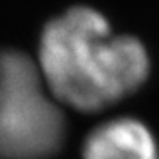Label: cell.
<instances>
[{
    "label": "cell",
    "mask_w": 159,
    "mask_h": 159,
    "mask_svg": "<svg viewBox=\"0 0 159 159\" xmlns=\"http://www.w3.org/2000/svg\"><path fill=\"white\" fill-rule=\"evenodd\" d=\"M27 54L0 52V159H46L64 141V115Z\"/></svg>",
    "instance_id": "obj_2"
},
{
    "label": "cell",
    "mask_w": 159,
    "mask_h": 159,
    "mask_svg": "<svg viewBox=\"0 0 159 159\" xmlns=\"http://www.w3.org/2000/svg\"><path fill=\"white\" fill-rule=\"evenodd\" d=\"M83 159H159L151 129L134 117L105 120L86 135Z\"/></svg>",
    "instance_id": "obj_3"
},
{
    "label": "cell",
    "mask_w": 159,
    "mask_h": 159,
    "mask_svg": "<svg viewBox=\"0 0 159 159\" xmlns=\"http://www.w3.org/2000/svg\"><path fill=\"white\" fill-rule=\"evenodd\" d=\"M37 66L56 102L98 112L137 92L151 59L137 37L112 34L103 14L78 5L48 22Z\"/></svg>",
    "instance_id": "obj_1"
}]
</instances>
